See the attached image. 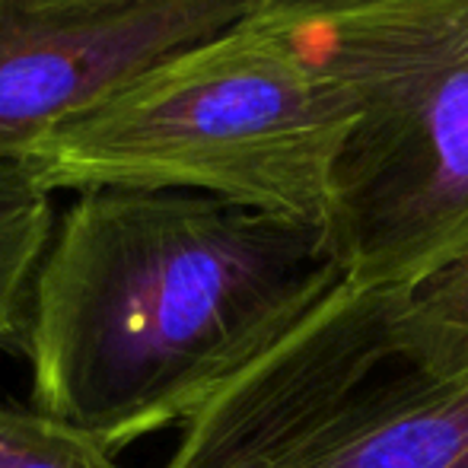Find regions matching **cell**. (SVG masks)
Instances as JSON below:
<instances>
[{"label": "cell", "mask_w": 468, "mask_h": 468, "mask_svg": "<svg viewBox=\"0 0 468 468\" xmlns=\"http://www.w3.org/2000/svg\"><path fill=\"white\" fill-rule=\"evenodd\" d=\"M341 278L315 227L191 191H80L32 283V408L109 452L186 427Z\"/></svg>", "instance_id": "cell-1"}, {"label": "cell", "mask_w": 468, "mask_h": 468, "mask_svg": "<svg viewBox=\"0 0 468 468\" xmlns=\"http://www.w3.org/2000/svg\"><path fill=\"white\" fill-rule=\"evenodd\" d=\"M354 112L303 23L274 0L109 93L38 144L51 195L191 191L328 236Z\"/></svg>", "instance_id": "cell-2"}, {"label": "cell", "mask_w": 468, "mask_h": 468, "mask_svg": "<svg viewBox=\"0 0 468 468\" xmlns=\"http://www.w3.org/2000/svg\"><path fill=\"white\" fill-rule=\"evenodd\" d=\"M351 102L328 249L364 290L414 293L468 259V0H274Z\"/></svg>", "instance_id": "cell-3"}, {"label": "cell", "mask_w": 468, "mask_h": 468, "mask_svg": "<svg viewBox=\"0 0 468 468\" xmlns=\"http://www.w3.org/2000/svg\"><path fill=\"white\" fill-rule=\"evenodd\" d=\"M163 468H468V354L424 357L341 278L182 427Z\"/></svg>", "instance_id": "cell-4"}, {"label": "cell", "mask_w": 468, "mask_h": 468, "mask_svg": "<svg viewBox=\"0 0 468 468\" xmlns=\"http://www.w3.org/2000/svg\"><path fill=\"white\" fill-rule=\"evenodd\" d=\"M261 0H0V163Z\"/></svg>", "instance_id": "cell-5"}, {"label": "cell", "mask_w": 468, "mask_h": 468, "mask_svg": "<svg viewBox=\"0 0 468 468\" xmlns=\"http://www.w3.org/2000/svg\"><path fill=\"white\" fill-rule=\"evenodd\" d=\"M55 223V195L29 163H0V351L26 354L32 283Z\"/></svg>", "instance_id": "cell-6"}, {"label": "cell", "mask_w": 468, "mask_h": 468, "mask_svg": "<svg viewBox=\"0 0 468 468\" xmlns=\"http://www.w3.org/2000/svg\"><path fill=\"white\" fill-rule=\"evenodd\" d=\"M0 468H124L90 433L38 411L0 405Z\"/></svg>", "instance_id": "cell-7"}, {"label": "cell", "mask_w": 468, "mask_h": 468, "mask_svg": "<svg viewBox=\"0 0 468 468\" xmlns=\"http://www.w3.org/2000/svg\"><path fill=\"white\" fill-rule=\"evenodd\" d=\"M395 325L427 357L468 354V259L414 293H395Z\"/></svg>", "instance_id": "cell-8"}, {"label": "cell", "mask_w": 468, "mask_h": 468, "mask_svg": "<svg viewBox=\"0 0 468 468\" xmlns=\"http://www.w3.org/2000/svg\"><path fill=\"white\" fill-rule=\"evenodd\" d=\"M300 4H322V0H300Z\"/></svg>", "instance_id": "cell-9"}]
</instances>
